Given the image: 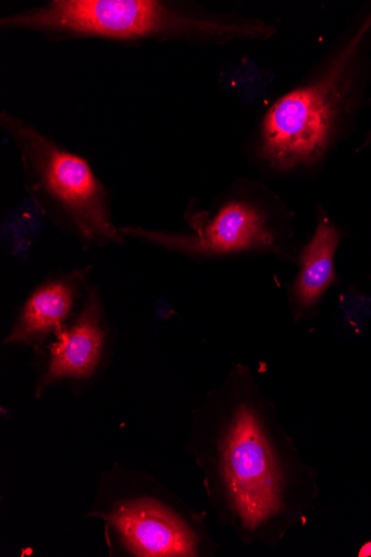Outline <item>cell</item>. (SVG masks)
<instances>
[{
    "label": "cell",
    "mask_w": 371,
    "mask_h": 557,
    "mask_svg": "<svg viewBox=\"0 0 371 557\" xmlns=\"http://www.w3.org/2000/svg\"><path fill=\"white\" fill-rule=\"evenodd\" d=\"M370 139H371V131H370V134L368 135V140H370Z\"/></svg>",
    "instance_id": "cell-10"
},
{
    "label": "cell",
    "mask_w": 371,
    "mask_h": 557,
    "mask_svg": "<svg viewBox=\"0 0 371 557\" xmlns=\"http://www.w3.org/2000/svg\"><path fill=\"white\" fill-rule=\"evenodd\" d=\"M341 233L329 219L318 221L314 233L299 255V271L289 298L299 311L313 309L336 280L335 257Z\"/></svg>",
    "instance_id": "cell-9"
},
{
    "label": "cell",
    "mask_w": 371,
    "mask_h": 557,
    "mask_svg": "<svg viewBox=\"0 0 371 557\" xmlns=\"http://www.w3.org/2000/svg\"><path fill=\"white\" fill-rule=\"evenodd\" d=\"M186 221L191 228L186 234L135 225L122 226V232L126 238L176 252L199 263L259 252L282 255L269 214L258 202L247 197L228 198L213 216L206 212H190Z\"/></svg>",
    "instance_id": "cell-4"
},
{
    "label": "cell",
    "mask_w": 371,
    "mask_h": 557,
    "mask_svg": "<svg viewBox=\"0 0 371 557\" xmlns=\"http://www.w3.org/2000/svg\"><path fill=\"white\" fill-rule=\"evenodd\" d=\"M371 14L316 82L282 97L263 120L259 158L289 172L320 161L329 149L354 87L358 54Z\"/></svg>",
    "instance_id": "cell-3"
},
{
    "label": "cell",
    "mask_w": 371,
    "mask_h": 557,
    "mask_svg": "<svg viewBox=\"0 0 371 557\" xmlns=\"http://www.w3.org/2000/svg\"><path fill=\"white\" fill-rule=\"evenodd\" d=\"M103 315L100 287L91 283L74 322L48 345V364L37 386L38 395L57 382L83 381L95 375L108 337Z\"/></svg>",
    "instance_id": "cell-7"
},
{
    "label": "cell",
    "mask_w": 371,
    "mask_h": 557,
    "mask_svg": "<svg viewBox=\"0 0 371 557\" xmlns=\"http://www.w3.org/2000/svg\"><path fill=\"white\" fill-rule=\"evenodd\" d=\"M233 422L224 444L223 470L245 528L255 530L281 508L280 473L253 411L242 405Z\"/></svg>",
    "instance_id": "cell-5"
},
{
    "label": "cell",
    "mask_w": 371,
    "mask_h": 557,
    "mask_svg": "<svg viewBox=\"0 0 371 557\" xmlns=\"http://www.w3.org/2000/svg\"><path fill=\"white\" fill-rule=\"evenodd\" d=\"M92 265L49 274L26 297L5 344L41 346L67 325L91 285Z\"/></svg>",
    "instance_id": "cell-6"
},
{
    "label": "cell",
    "mask_w": 371,
    "mask_h": 557,
    "mask_svg": "<svg viewBox=\"0 0 371 557\" xmlns=\"http://www.w3.org/2000/svg\"><path fill=\"white\" fill-rule=\"evenodd\" d=\"M137 556H194L196 536L174 513L153 500L122 504L109 518Z\"/></svg>",
    "instance_id": "cell-8"
},
{
    "label": "cell",
    "mask_w": 371,
    "mask_h": 557,
    "mask_svg": "<svg viewBox=\"0 0 371 557\" xmlns=\"http://www.w3.org/2000/svg\"><path fill=\"white\" fill-rule=\"evenodd\" d=\"M7 29H25L71 38L149 40L267 37V24L208 20L153 0H51L0 21Z\"/></svg>",
    "instance_id": "cell-2"
},
{
    "label": "cell",
    "mask_w": 371,
    "mask_h": 557,
    "mask_svg": "<svg viewBox=\"0 0 371 557\" xmlns=\"http://www.w3.org/2000/svg\"><path fill=\"white\" fill-rule=\"evenodd\" d=\"M0 124L17 146L25 188L37 211L84 250L122 246L112 197L89 163L33 125L8 113Z\"/></svg>",
    "instance_id": "cell-1"
}]
</instances>
